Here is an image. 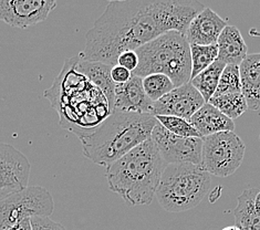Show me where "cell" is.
Here are the masks:
<instances>
[{
  "label": "cell",
  "instance_id": "obj_1",
  "mask_svg": "<svg viewBox=\"0 0 260 230\" xmlns=\"http://www.w3.org/2000/svg\"><path fill=\"white\" fill-rule=\"evenodd\" d=\"M205 8L193 0H124L110 2L85 36L79 58L116 65L117 57L166 32L184 34Z\"/></svg>",
  "mask_w": 260,
  "mask_h": 230
},
{
  "label": "cell",
  "instance_id": "obj_2",
  "mask_svg": "<svg viewBox=\"0 0 260 230\" xmlns=\"http://www.w3.org/2000/svg\"><path fill=\"white\" fill-rule=\"evenodd\" d=\"M157 123L156 117L148 113L113 111L100 125L80 138L83 155L107 169L150 140Z\"/></svg>",
  "mask_w": 260,
  "mask_h": 230
},
{
  "label": "cell",
  "instance_id": "obj_3",
  "mask_svg": "<svg viewBox=\"0 0 260 230\" xmlns=\"http://www.w3.org/2000/svg\"><path fill=\"white\" fill-rule=\"evenodd\" d=\"M166 164L150 139L107 167L109 188L132 206L150 205Z\"/></svg>",
  "mask_w": 260,
  "mask_h": 230
},
{
  "label": "cell",
  "instance_id": "obj_4",
  "mask_svg": "<svg viewBox=\"0 0 260 230\" xmlns=\"http://www.w3.org/2000/svg\"><path fill=\"white\" fill-rule=\"evenodd\" d=\"M139 65L132 73L140 78L160 73L169 77L176 86L190 82V47L184 34L166 32L136 49Z\"/></svg>",
  "mask_w": 260,
  "mask_h": 230
},
{
  "label": "cell",
  "instance_id": "obj_5",
  "mask_svg": "<svg viewBox=\"0 0 260 230\" xmlns=\"http://www.w3.org/2000/svg\"><path fill=\"white\" fill-rule=\"evenodd\" d=\"M212 184V175L202 165H166L160 177L156 198L165 210L183 213L198 206Z\"/></svg>",
  "mask_w": 260,
  "mask_h": 230
},
{
  "label": "cell",
  "instance_id": "obj_6",
  "mask_svg": "<svg viewBox=\"0 0 260 230\" xmlns=\"http://www.w3.org/2000/svg\"><path fill=\"white\" fill-rule=\"evenodd\" d=\"M246 146L235 132H221L203 139L202 166L210 175L228 177L243 164Z\"/></svg>",
  "mask_w": 260,
  "mask_h": 230
},
{
  "label": "cell",
  "instance_id": "obj_7",
  "mask_svg": "<svg viewBox=\"0 0 260 230\" xmlns=\"http://www.w3.org/2000/svg\"><path fill=\"white\" fill-rule=\"evenodd\" d=\"M53 198L41 186H32L0 202V230H9L24 218L50 217Z\"/></svg>",
  "mask_w": 260,
  "mask_h": 230
},
{
  "label": "cell",
  "instance_id": "obj_8",
  "mask_svg": "<svg viewBox=\"0 0 260 230\" xmlns=\"http://www.w3.org/2000/svg\"><path fill=\"white\" fill-rule=\"evenodd\" d=\"M151 140L157 147L166 165H202L203 139L181 138V136L169 132L157 123L152 132Z\"/></svg>",
  "mask_w": 260,
  "mask_h": 230
},
{
  "label": "cell",
  "instance_id": "obj_9",
  "mask_svg": "<svg viewBox=\"0 0 260 230\" xmlns=\"http://www.w3.org/2000/svg\"><path fill=\"white\" fill-rule=\"evenodd\" d=\"M31 165L12 145L0 143V202L28 188Z\"/></svg>",
  "mask_w": 260,
  "mask_h": 230
},
{
  "label": "cell",
  "instance_id": "obj_10",
  "mask_svg": "<svg viewBox=\"0 0 260 230\" xmlns=\"http://www.w3.org/2000/svg\"><path fill=\"white\" fill-rule=\"evenodd\" d=\"M55 7L54 0H0V21L26 29L45 21Z\"/></svg>",
  "mask_w": 260,
  "mask_h": 230
},
{
  "label": "cell",
  "instance_id": "obj_11",
  "mask_svg": "<svg viewBox=\"0 0 260 230\" xmlns=\"http://www.w3.org/2000/svg\"><path fill=\"white\" fill-rule=\"evenodd\" d=\"M202 94L190 82L177 86L169 94L163 96L157 102L152 104L151 114L178 116L185 120H190L196 112L205 104Z\"/></svg>",
  "mask_w": 260,
  "mask_h": 230
},
{
  "label": "cell",
  "instance_id": "obj_12",
  "mask_svg": "<svg viewBox=\"0 0 260 230\" xmlns=\"http://www.w3.org/2000/svg\"><path fill=\"white\" fill-rule=\"evenodd\" d=\"M228 26L226 20L210 8H204L198 14L185 32L189 45H217L220 34Z\"/></svg>",
  "mask_w": 260,
  "mask_h": 230
},
{
  "label": "cell",
  "instance_id": "obj_13",
  "mask_svg": "<svg viewBox=\"0 0 260 230\" xmlns=\"http://www.w3.org/2000/svg\"><path fill=\"white\" fill-rule=\"evenodd\" d=\"M152 104L143 89V78L133 74L126 83L116 84L113 111L151 114Z\"/></svg>",
  "mask_w": 260,
  "mask_h": 230
},
{
  "label": "cell",
  "instance_id": "obj_14",
  "mask_svg": "<svg viewBox=\"0 0 260 230\" xmlns=\"http://www.w3.org/2000/svg\"><path fill=\"white\" fill-rule=\"evenodd\" d=\"M112 68V65L103 63V62L82 60L79 58V55L76 63V70L88 79L99 90H101L104 96L107 97L111 113L113 111L114 93L116 86L114 81L112 80V77H111Z\"/></svg>",
  "mask_w": 260,
  "mask_h": 230
},
{
  "label": "cell",
  "instance_id": "obj_15",
  "mask_svg": "<svg viewBox=\"0 0 260 230\" xmlns=\"http://www.w3.org/2000/svg\"><path fill=\"white\" fill-rule=\"evenodd\" d=\"M241 92L248 109L260 111V53L248 54L239 65Z\"/></svg>",
  "mask_w": 260,
  "mask_h": 230
},
{
  "label": "cell",
  "instance_id": "obj_16",
  "mask_svg": "<svg viewBox=\"0 0 260 230\" xmlns=\"http://www.w3.org/2000/svg\"><path fill=\"white\" fill-rule=\"evenodd\" d=\"M189 122L198 130L202 138L221 132H234V121L228 119L210 103H205L190 117Z\"/></svg>",
  "mask_w": 260,
  "mask_h": 230
},
{
  "label": "cell",
  "instance_id": "obj_17",
  "mask_svg": "<svg viewBox=\"0 0 260 230\" xmlns=\"http://www.w3.org/2000/svg\"><path fill=\"white\" fill-rule=\"evenodd\" d=\"M217 60L226 65H240L248 55V48L240 31L234 26H227L220 34Z\"/></svg>",
  "mask_w": 260,
  "mask_h": 230
},
{
  "label": "cell",
  "instance_id": "obj_18",
  "mask_svg": "<svg viewBox=\"0 0 260 230\" xmlns=\"http://www.w3.org/2000/svg\"><path fill=\"white\" fill-rule=\"evenodd\" d=\"M259 188H247L237 200L234 209L235 226L240 230H260V215L255 207V200Z\"/></svg>",
  "mask_w": 260,
  "mask_h": 230
},
{
  "label": "cell",
  "instance_id": "obj_19",
  "mask_svg": "<svg viewBox=\"0 0 260 230\" xmlns=\"http://www.w3.org/2000/svg\"><path fill=\"white\" fill-rule=\"evenodd\" d=\"M225 67V63L216 60L212 65L208 67L207 69H205L198 74V76L190 80V83L201 93L206 103H208L210 98L215 95L219 83L220 76L222 71H224Z\"/></svg>",
  "mask_w": 260,
  "mask_h": 230
},
{
  "label": "cell",
  "instance_id": "obj_20",
  "mask_svg": "<svg viewBox=\"0 0 260 230\" xmlns=\"http://www.w3.org/2000/svg\"><path fill=\"white\" fill-rule=\"evenodd\" d=\"M208 103L214 105L222 114L233 121L238 119L240 115H243L248 110V104H247L243 92L213 96Z\"/></svg>",
  "mask_w": 260,
  "mask_h": 230
},
{
  "label": "cell",
  "instance_id": "obj_21",
  "mask_svg": "<svg viewBox=\"0 0 260 230\" xmlns=\"http://www.w3.org/2000/svg\"><path fill=\"white\" fill-rule=\"evenodd\" d=\"M191 60V79L198 76L218 58V46H198L189 45Z\"/></svg>",
  "mask_w": 260,
  "mask_h": 230
},
{
  "label": "cell",
  "instance_id": "obj_22",
  "mask_svg": "<svg viewBox=\"0 0 260 230\" xmlns=\"http://www.w3.org/2000/svg\"><path fill=\"white\" fill-rule=\"evenodd\" d=\"M176 86L165 74L154 73L143 78V89L151 102H157L163 96L169 94Z\"/></svg>",
  "mask_w": 260,
  "mask_h": 230
},
{
  "label": "cell",
  "instance_id": "obj_23",
  "mask_svg": "<svg viewBox=\"0 0 260 230\" xmlns=\"http://www.w3.org/2000/svg\"><path fill=\"white\" fill-rule=\"evenodd\" d=\"M157 122L165 127L169 132L175 134L181 138H201L203 139L198 130L193 126L188 120L182 119L178 116L171 115H157L155 116Z\"/></svg>",
  "mask_w": 260,
  "mask_h": 230
},
{
  "label": "cell",
  "instance_id": "obj_24",
  "mask_svg": "<svg viewBox=\"0 0 260 230\" xmlns=\"http://www.w3.org/2000/svg\"><path fill=\"white\" fill-rule=\"evenodd\" d=\"M241 92L239 65H226L222 71L214 96Z\"/></svg>",
  "mask_w": 260,
  "mask_h": 230
},
{
  "label": "cell",
  "instance_id": "obj_25",
  "mask_svg": "<svg viewBox=\"0 0 260 230\" xmlns=\"http://www.w3.org/2000/svg\"><path fill=\"white\" fill-rule=\"evenodd\" d=\"M34 230H67L62 223L53 221L50 217H31Z\"/></svg>",
  "mask_w": 260,
  "mask_h": 230
},
{
  "label": "cell",
  "instance_id": "obj_26",
  "mask_svg": "<svg viewBox=\"0 0 260 230\" xmlns=\"http://www.w3.org/2000/svg\"><path fill=\"white\" fill-rule=\"evenodd\" d=\"M116 65L125 68L126 70L132 73L136 70L139 65V55L135 51H125L121 53L116 60Z\"/></svg>",
  "mask_w": 260,
  "mask_h": 230
},
{
  "label": "cell",
  "instance_id": "obj_27",
  "mask_svg": "<svg viewBox=\"0 0 260 230\" xmlns=\"http://www.w3.org/2000/svg\"><path fill=\"white\" fill-rule=\"evenodd\" d=\"M132 72L126 70L125 68L120 67V65H114L112 68V71H111V77L114 81L115 84H123L126 83L127 81L132 78Z\"/></svg>",
  "mask_w": 260,
  "mask_h": 230
},
{
  "label": "cell",
  "instance_id": "obj_28",
  "mask_svg": "<svg viewBox=\"0 0 260 230\" xmlns=\"http://www.w3.org/2000/svg\"><path fill=\"white\" fill-rule=\"evenodd\" d=\"M9 230H34L31 225V218H24L20 220L15 226H12Z\"/></svg>",
  "mask_w": 260,
  "mask_h": 230
},
{
  "label": "cell",
  "instance_id": "obj_29",
  "mask_svg": "<svg viewBox=\"0 0 260 230\" xmlns=\"http://www.w3.org/2000/svg\"><path fill=\"white\" fill-rule=\"evenodd\" d=\"M255 207H256L257 213L260 215V190L258 191V194H257V196H256V200H255Z\"/></svg>",
  "mask_w": 260,
  "mask_h": 230
},
{
  "label": "cell",
  "instance_id": "obj_30",
  "mask_svg": "<svg viewBox=\"0 0 260 230\" xmlns=\"http://www.w3.org/2000/svg\"><path fill=\"white\" fill-rule=\"evenodd\" d=\"M221 230H240V229L238 227H236V226H228V227L222 228Z\"/></svg>",
  "mask_w": 260,
  "mask_h": 230
},
{
  "label": "cell",
  "instance_id": "obj_31",
  "mask_svg": "<svg viewBox=\"0 0 260 230\" xmlns=\"http://www.w3.org/2000/svg\"><path fill=\"white\" fill-rule=\"evenodd\" d=\"M259 140H260V133H259Z\"/></svg>",
  "mask_w": 260,
  "mask_h": 230
}]
</instances>
